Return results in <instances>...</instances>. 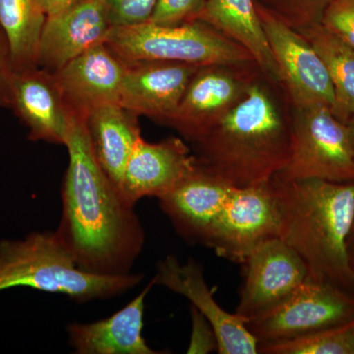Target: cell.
I'll return each mask as SVG.
<instances>
[{
	"mask_svg": "<svg viewBox=\"0 0 354 354\" xmlns=\"http://www.w3.org/2000/svg\"><path fill=\"white\" fill-rule=\"evenodd\" d=\"M348 125L349 134H351V142H353V147L354 150V115L349 120L348 122L346 123Z\"/></svg>",
	"mask_w": 354,
	"mask_h": 354,
	"instance_id": "1f68e13d",
	"label": "cell"
},
{
	"mask_svg": "<svg viewBox=\"0 0 354 354\" xmlns=\"http://www.w3.org/2000/svg\"><path fill=\"white\" fill-rule=\"evenodd\" d=\"M232 189L234 186L197 162L158 203L177 234L191 243L206 246Z\"/></svg>",
	"mask_w": 354,
	"mask_h": 354,
	"instance_id": "4fadbf2b",
	"label": "cell"
},
{
	"mask_svg": "<svg viewBox=\"0 0 354 354\" xmlns=\"http://www.w3.org/2000/svg\"><path fill=\"white\" fill-rule=\"evenodd\" d=\"M199 67L171 62L127 64L120 104L136 115L169 124Z\"/></svg>",
	"mask_w": 354,
	"mask_h": 354,
	"instance_id": "5bb4252c",
	"label": "cell"
},
{
	"mask_svg": "<svg viewBox=\"0 0 354 354\" xmlns=\"http://www.w3.org/2000/svg\"><path fill=\"white\" fill-rule=\"evenodd\" d=\"M320 23L354 48V0H330Z\"/></svg>",
	"mask_w": 354,
	"mask_h": 354,
	"instance_id": "4316f807",
	"label": "cell"
},
{
	"mask_svg": "<svg viewBox=\"0 0 354 354\" xmlns=\"http://www.w3.org/2000/svg\"><path fill=\"white\" fill-rule=\"evenodd\" d=\"M258 14L277 66L279 81L295 109H333L335 91L322 59L309 41L263 4Z\"/></svg>",
	"mask_w": 354,
	"mask_h": 354,
	"instance_id": "9c48e42d",
	"label": "cell"
},
{
	"mask_svg": "<svg viewBox=\"0 0 354 354\" xmlns=\"http://www.w3.org/2000/svg\"><path fill=\"white\" fill-rule=\"evenodd\" d=\"M9 108L27 127L32 141L65 145L69 111L53 72L39 66L14 71Z\"/></svg>",
	"mask_w": 354,
	"mask_h": 354,
	"instance_id": "e0dca14e",
	"label": "cell"
},
{
	"mask_svg": "<svg viewBox=\"0 0 354 354\" xmlns=\"http://www.w3.org/2000/svg\"><path fill=\"white\" fill-rule=\"evenodd\" d=\"M235 313L249 321L286 299L308 278L306 265L281 237L263 242L248 256Z\"/></svg>",
	"mask_w": 354,
	"mask_h": 354,
	"instance_id": "7c38bea8",
	"label": "cell"
},
{
	"mask_svg": "<svg viewBox=\"0 0 354 354\" xmlns=\"http://www.w3.org/2000/svg\"><path fill=\"white\" fill-rule=\"evenodd\" d=\"M281 212V239L299 255L309 277L351 291L354 272L348 237L354 223V183L272 179Z\"/></svg>",
	"mask_w": 354,
	"mask_h": 354,
	"instance_id": "7a4b0ae2",
	"label": "cell"
},
{
	"mask_svg": "<svg viewBox=\"0 0 354 354\" xmlns=\"http://www.w3.org/2000/svg\"><path fill=\"white\" fill-rule=\"evenodd\" d=\"M207 0H158L150 22L177 25L199 19Z\"/></svg>",
	"mask_w": 354,
	"mask_h": 354,
	"instance_id": "484cf974",
	"label": "cell"
},
{
	"mask_svg": "<svg viewBox=\"0 0 354 354\" xmlns=\"http://www.w3.org/2000/svg\"><path fill=\"white\" fill-rule=\"evenodd\" d=\"M143 274L99 276L79 269L55 232L0 241V291L17 286L65 295L84 304L122 295Z\"/></svg>",
	"mask_w": 354,
	"mask_h": 354,
	"instance_id": "277c9868",
	"label": "cell"
},
{
	"mask_svg": "<svg viewBox=\"0 0 354 354\" xmlns=\"http://www.w3.org/2000/svg\"><path fill=\"white\" fill-rule=\"evenodd\" d=\"M266 354H354V319L348 323L276 344L259 346Z\"/></svg>",
	"mask_w": 354,
	"mask_h": 354,
	"instance_id": "cb8c5ba5",
	"label": "cell"
},
{
	"mask_svg": "<svg viewBox=\"0 0 354 354\" xmlns=\"http://www.w3.org/2000/svg\"><path fill=\"white\" fill-rule=\"evenodd\" d=\"M348 247L349 261H351V268H353L354 272V223L351 234H349Z\"/></svg>",
	"mask_w": 354,
	"mask_h": 354,
	"instance_id": "4dcf8cb0",
	"label": "cell"
},
{
	"mask_svg": "<svg viewBox=\"0 0 354 354\" xmlns=\"http://www.w3.org/2000/svg\"><path fill=\"white\" fill-rule=\"evenodd\" d=\"M254 67L258 65L200 66L169 124L196 143L245 97L257 79Z\"/></svg>",
	"mask_w": 354,
	"mask_h": 354,
	"instance_id": "30bf717a",
	"label": "cell"
},
{
	"mask_svg": "<svg viewBox=\"0 0 354 354\" xmlns=\"http://www.w3.org/2000/svg\"><path fill=\"white\" fill-rule=\"evenodd\" d=\"M354 319V297L339 286L308 277L276 306L247 321L259 344H276Z\"/></svg>",
	"mask_w": 354,
	"mask_h": 354,
	"instance_id": "52a82bcc",
	"label": "cell"
},
{
	"mask_svg": "<svg viewBox=\"0 0 354 354\" xmlns=\"http://www.w3.org/2000/svg\"><path fill=\"white\" fill-rule=\"evenodd\" d=\"M86 125L97 162L120 189L128 158L142 138L138 115L120 104H104L87 114Z\"/></svg>",
	"mask_w": 354,
	"mask_h": 354,
	"instance_id": "ffe728a7",
	"label": "cell"
},
{
	"mask_svg": "<svg viewBox=\"0 0 354 354\" xmlns=\"http://www.w3.org/2000/svg\"><path fill=\"white\" fill-rule=\"evenodd\" d=\"M153 279L156 285L164 286L189 300L213 330L218 353H259V344L247 328L246 321L216 301L201 266L194 260L181 264L176 256H167L158 263Z\"/></svg>",
	"mask_w": 354,
	"mask_h": 354,
	"instance_id": "8fae6325",
	"label": "cell"
},
{
	"mask_svg": "<svg viewBox=\"0 0 354 354\" xmlns=\"http://www.w3.org/2000/svg\"><path fill=\"white\" fill-rule=\"evenodd\" d=\"M106 44L127 64L171 62L206 66L256 64L241 44L204 21L177 25L140 23L113 27Z\"/></svg>",
	"mask_w": 354,
	"mask_h": 354,
	"instance_id": "5b68a950",
	"label": "cell"
},
{
	"mask_svg": "<svg viewBox=\"0 0 354 354\" xmlns=\"http://www.w3.org/2000/svg\"><path fill=\"white\" fill-rule=\"evenodd\" d=\"M111 29L106 0H80L62 12L48 16L39 66L53 73L57 71L81 53L106 43Z\"/></svg>",
	"mask_w": 354,
	"mask_h": 354,
	"instance_id": "2e32d148",
	"label": "cell"
},
{
	"mask_svg": "<svg viewBox=\"0 0 354 354\" xmlns=\"http://www.w3.org/2000/svg\"><path fill=\"white\" fill-rule=\"evenodd\" d=\"M46 19L41 0H0V28L8 44L14 71L39 66Z\"/></svg>",
	"mask_w": 354,
	"mask_h": 354,
	"instance_id": "7402d4cb",
	"label": "cell"
},
{
	"mask_svg": "<svg viewBox=\"0 0 354 354\" xmlns=\"http://www.w3.org/2000/svg\"><path fill=\"white\" fill-rule=\"evenodd\" d=\"M245 48L261 71L281 83L276 60L254 0H207L199 19Z\"/></svg>",
	"mask_w": 354,
	"mask_h": 354,
	"instance_id": "44dd1931",
	"label": "cell"
},
{
	"mask_svg": "<svg viewBox=\"0 0 354 354\" xmlns=\"http://www.w3.org/2000/svg\"><path fill=\"white\" fill-rule=\"evenodd\" d=\"M196 162L183 139L171 137L150 143L142 137L125 165L121 194L133 205L142 198L158 199L192 171Z\"/></svg>",
	"mask_w": 354,
	"mask_h": 354,
	"instance_id": "ac0fdd59",
	"label": "cell"
},
{
	"mask_svg": "<svg viewBox=\"0 0 354 354\" xmlns=\"http://www.w3.org/2000/svg\"><path fill=\"white\" fill-rule=\"evenodd\" d=\"M297 31L322 59L335 91L333 113L346 124L354 115V48L328 31L321 23Z\"/></svg>",
	"mask_w": 354,
	"mask_h": 354,
	"instance_id": "603a6c76",
	"label": "cell"
},
{
	"mask_svg": "<svg viewBox=\"0 0 354 354\" xmlns=\"http://www.w3.org/2000/svg\"><path fill=\"white\" fill-rule=\"evenodd\" d=\"M274 177L354 183V150L348 125L326 106L295 109L288 160Z\"/></svg>",
	"mask_w": 354,
	"mask_h": 354,
	"instance_id": "8992f818",
	"label": "cell"
},
{
	"mask_svg": "<svg viewBox=\"0 0 354 354\" xmlns=\"http://www.w3.org/2000/svg\"><path fill=\"white\" fill-rule=\"evenodd\" d=\"M80 0H41L44 9H46L48 16L55 15V14L62 12L70 6H74Z\"/></svg>",
	"mask_w": 354,
	"mask_h": 354,
	"instance_id": "f546056e",
	"label": "cell"
},
{
	"mask_svg": "<svg viewBox=\"0 0 354 354\" xmlns=\"http://www.w3.org/2000/svg\"><path fill=\"white\" fill-rule=\"evenodd\" d=\"M8 44L1 28H0V106H10V84L13 75Z\"/></svg>",
	"mask_w": 354,
	"mask_h": 354,
	"instance_id": "f1b7e54d",
	"label": "cell"
},
{
	"mask_svg": "<svg viewBox=\"0 0 354 354\" xmlns=\"http://www.w3.org/2000/svg\"><path fill=\"white\" fill-rule=\"evenodd\" d=\"M127 62L106 43L97 44L53 72L67 109L87 116L92 109L120 104Z\"/></svg>",
	"mask_w": 354,
	"mask_h": 354,
	"instance_id": "9a60e30c",
	"label": "cell"
},
{
	"mask_svg": "<svg viewBox=\"0 0 354 354\" xmlns=\"http://www.w3.org/2000/svg\"><path fill=\"white\" fill-rule=\"evenodd\" d=\"M291 120L256 79L241 100L195 143L197 162L234 187L270 181L290 155Z\"/></svg>",
	"mask_w": 354,
	"mask_h": 354,
	"instance_id": "3957f363",
	"label": "cell"
},
{
	"mask_svg": "<svg viewBox=\"0 0 354 354\" xmlns=\"http://www.w3.org/2000/svg\"><path fill=\"white\" fill-rule=\"evenodd\" d=\"M278 198L272 179L234 187L206 246L216 255L243 265L256 247L281 236Z\"/></svg>",
	"mask_w": 354,
	"mask_h": 354,
	"instance_id": "ba28073f",
	"label": "cell"
},
{
	"mask_svg": "<svg viewBox=\"0 0 354 354\" xmlns=\"http://www.w3.org/2000/svg\"><path fill=\"white\" fill-rule=\"evenodd\" d=\"M152 279L143 290L120 311L92 323H71L67 327L70 346L78 354H158L143 337L145 300Z\"/></svg>",
	"mask_w": 354,
	"mask_h": 354,
	"instance_id": "d6986e66",
	"label": "cell"
},
{
	"mask_svg": "<svg viewBox=\"0 0 354 354\" xmlns=\"http://www.w3.org/2000/svg\"><path fill=\"white\" fill-rule=\"evenodd\" d=\"M64 146L69 160L62 186V216L55 232L58 241L84 272L131 274L145 244V232L135 205L122 196L97 162L83 114L69 111Z\"/></svg>",
	"mask_w": 354,
	"mask_h": 354,
	"instance_id": "6da1fadb",
	"label": "cell"
},
{
	"mask_svg": "<svg viewBox=\"0 0 354 354\" xmlns=\"http://www.w3.org/2000/svg\"><path fill=\"white\" fill-rule=\"evenodd\" d=\"M158 0H106L113 27L140 24L152 17Z\"/></svg>",
	"mask_w": 354,
	"mask_h": 354,
	"instance_id": "83f0119b",
	"label": "cell"
},
{
	"mask_svg": "<svg viewBox=\"0 0 354 354\" xmlns=\"http://www.w3.org/2000/svg\"><path fill=\"white\" fill-rule=\"evenodd\" d=\"M330 0H268L266 6L295 30L320 23Z\"/></svg>",
	"mask_w": 354,
	"mask_h": 354,
	"instance_id": "d4e9b609",
	"label": "cell"
}]
</instances>
